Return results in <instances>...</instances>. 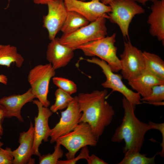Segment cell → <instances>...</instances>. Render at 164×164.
Returning a JSON list of instances; mask_svg holds the SVG:
<instances>
[{"instance_id":"18","label":"cell","mask_w":164,"mask_h":164,"mask_svg":"<svg viewBox=\"0 0 164 164\" xmlns=\"http://www.w3.org/2000/svg\"><path fill=\"white\" fill-rule=\"evenodd\" d=\"M128 81L132 88L142 97L149 95L154 86L164 84V80L146 69L135 78Z\"/></svg>"},{"instance_id":"31","label":"cell","mask_w":164,"mask_h":164,"mask_svg":"<svg viewBox=\"0 0 164 164\" xmlns=\"http://www.w3.org/2000/svg\"><path fill=\"white\" fill-rule=\"evenodd\" d=\"M5 117V111L3 106L0 104V123L2 124Z\"/></svg>"},{"instance_id":"30","label":"cell","mask_w":164,"mask_h":164,"mask_svg":"<svg viewBox=\"0 0 164 164\" xmlns=\"http://www.w3.org/2000/svg\"><path fill=\"white\" fill-rule=\"evenodd\" d=\"M88 164H107L108 163L94 154L89 155L86 159Z\"/></svg>"},{"instance_id":"12","label":"cell","mask_w":164,"mask_h":164,"mask_svg":"<svg viewBox=\"0 0 164 164\" xmlns=\"http://www.w3.org/2000/svg\"><path fill=\"white\" fill-rule=\"evenodd\" d=\"M38 108V114L34 118V136L32 147V155L39 156L41 155L39 152V147L42 142H47L50 136L51 129L48 124L49 118L53 112L48 107L43 105L38 100L32 101Z\"/></svg>"},{"instance_id":"34","label":"cell","mask_w":164,"mask_h":164,"mask_svg":"<svg viewBox=\"0 0 164 164\" xmlns=\"http://www.w3.org/2000/svg\"><path fill=\"white\" fill-rule=\"evenodd\" d=\"M137 2L143 5H145L146 3L148 1H151L154 2L157 0H135Z\"/></svg>"},{"instance_id":"2","label":"cell","mask_w":164,"mask_h":164,"mask_svg":"<svg viewBox=\"0 0 164 164\" xmlns=\"http://www.w3.org/2000/svg\"><path fill=\"white\" fill-rule=\"evenodd\" d=\"M124 116L122 121L115 130L111 140L119 143L124 141V154L140 152L146 133L152 129L151 125L140 121L135 113V107L124 97L122 99Z\"/></svg>"},{"instance_id":"11","label":"cell","mask_w":164,"mask_h":164,"mask_svg":"<svg viewBox=\"0 0 164 164\" xmlns=\"http://www.w3.org/2000/svg\"><path fill=\"white\" fill-rule=\"evenodd\" d=\"M67 10L74 11L80 14L90 22L104 17L108 19V14L111 11V7L100 0L85 2L79 0H63Z\"/></svg>"},{"instance_id":"32","label":"cell","mask_w":164,"mask_h":164,"mask_svg":"<svg viewBox=\"0 0 164 164\" xmlns=\"http://www.w3.org/2000/svg\"><path fill=\"white\" fill-rule=\"evenodd\" d=\"M8 79L6 75L0 74V83L5 85H7L8 83Z\"/></svg>"},{"instance_id":"15","label":"cell","mask_w":164,"mask_h":164,"mask_svg":"<svg viewBox=\"0 0 164 164\" xmlns=\"http://www.w3.org/2000/svg\"><path fill=\"white\" fill-rule=\"evenodd\" d=\"M36 98L30 88L22 94H13L0 98V104L5 110V118L15 117L19 121L23 122L24 119L21 114L22 108L26 104L32 101Z\"/></svg>"},{"instance_id":"9","label":"cell","mask_w":164,"mask_h":164,"mask_svg":"<svg viewBox=\"0 0 164 164\" xmlns=\"http://www.w3.org/2000/svg\"><path fill=\"white\" fill-rule=\"evenodd\" d=\"M120 57L121 76L128 81L135 78L145 69L143 52L130 41L125 42Z\"/></svg>"},{"instance_id":"6","label":"cell","mask_w":164,"mask_h":164,"mask_svg":"<svg viewBox=\"0 0 164 164\" xmlns=\"http://www.w3.org/2000/svg\"><path fill=\"white\" fill-rule=\"evenodd\" d=\"M111 11L108 14L110 22L119 27L124 37L128 38V29L133 18L144 13L145 10L135 0H114L109 4Z\"/></svg>"},{"instance_id":"5","label":"cell","mask_w":164,"mask_h":164,"mask_svg":"<svg viewBox=\"0 0 164 164\" xmlns=\"http://www.w3.org/2000/svg\"><path fill=\"white\" fill-rule=\"evenodd\" d=\"M106 19L99 18L72 32L63 34L59 38L60 42L74 50L80 45L104 38L107 34Z\"/></svg>"},{"instance_id":"21","label":"cell","mask_w":164,"mask_h":164,"mask_svg":"<svg viewBox=\"0 0 164 164\" xmlns=\"http://www.w3.org/2000/svg\"><path fill=\"white\" fill-rule=\"evenodd\" d=\"M145 69L164 80V61L158 55L146 51L143 52Z\"/></svg>"},{"instance_id":"3","label":"cell","mask_w":164,"mask_h":164,"mask_svg":"<svg viewBox=\"0 0 164 164\" xmlns=\"http://www.w3.org/2000/svg\"><path fill=\"white\" fill-rule=\"evenodd\" d=\"M116 34L91 41L77 47L86 56H97L105 61L114 73L121 70L120 59L117 56V48L115 45Z\"/></svg>"},{"instance_id":"35","label":"cell","mask_w":164,"mask_h":164,"mask_svg":"<svg viewBox=\"0 0 164 164\" xmlns=\"http://www.w3.org/2000/svg\"><path fill=\"white\" fill-rule=\"evenodd\" d=\"M147 103L155 106H162L164 105V101H162L161 102H151Z\"/></svg>"},{"instance_id":"7","label":"cell","mask_w":164,"mask_h":164,"mask_svg":"<svg viewBox=\"0 0 164 164\" xmlns=\"http://www.w3.org/2000/svg\"><path fill=\"white\" fill-rule=\"evenodd\" d=\"M56 74L50 63L39 64L29 71L27 77L33 94L43 106L48 107L50 102L47 99L49 87L51 78Z\"/></svg>"},{"instance_id":"16","label":"cell","mask_w":164,"mask_h":164,"mask_svg":"<svg viewBox=\"0 0 164 164\" xmlns=\"http://www.w3.org/2000/svg\"><path fill=\"white\" fill-rule=\"evenodd\" d=\"M74 50L61 44L59 38L55 37L51 40L48 46L46 59L56 70L68 64L73 57Z\"/></svg>"},{"instance_id":"27","label":"cell","mask_w":164,"mask_h":164,"mask_svg":"<svg viewBox=\"0 0 164 164\" xmlns=\"http://www.w3.org/2000/svg\"><path fill=\"white\" fill-rule=\"evenodd\" d=\"M14 157L11 148H0V164H13Z\"/></svg>"},{"instance_id":"23","label":"cell","mask_w":164,"mask_h":164,"mask_svg":"<svg viewBox=\"0 0 164 164\" xmlns=\"http://www.w3.org/2000/svg\"><path fill=\"white\" fill-rule=\"evenodd\" d=\"M55 95V102L50 109L53 113L66 108L73 98L71 95L59 88L56 91Z\"/></svg>"},{"instance_id":"29","label":"cell","mask_w":164,"mask_h":164,"mask_svg":"<svg viewBox=\"0 0 164 164\" xmlns=\"http://www.w3.org/2000/svg\"><path fill=\"white\" fill-rule=\"evenodd\" d=\"M149 123L151 125L152 129H155L159 131L162 135V140L160 144L162 147L161 151L157 153V155H159L162 157H164V123H157L152 121H149Z\"/></svg>"},{"instance_id":"4","label":"cell","mask_w":164,"mask_h":164,"mask_svg":"<svg viewBox=\"0 0 164 164\" xmlns=\"http://www.w3.org/2000/svg\"><path fill=\"white\" fill-rule=\"evenodd\" d=\"M98 140L90 125L87 123L81 122L73 130L58 138L55 142L66 148L68 150L65 154L66 159H71L83 147L96 146Z\"/></svg>"},{"instance_id":"10","label":"cell","mask_w":164,"mask_h":164,"mask_svg":"<svg viewBox=\"0 0 164 164\" xmlns=\"http://www.w3.org/2000/svg\"><path fill=\"white\" fill-rule=\"evenodd\" d=\"M81 115L77 97L76 96L66 109L61 112L59 121L51 129L50 143H53L59 137L73 130L79 123Z\"/></svg>"},{"instance_id":"17","label":"cell","mask_w":164,"mask_h":164,"mask_svg":"<svg viewBox=\"0 0 164 164\" xmlns=\"http://www.w3.org/2000/svg\"><path fill=\"white\" fill-rule=\"evenodd\" d=\"M152 12L148 16L147 23L150 25L149 32L164 44V0H157L153 2Z\"/></svg>"},{"instance_id":"24","label":"cell","mask_w":164,"mask_h":164,"mask_svg":"<svg viewBox=\"0 0 164 164\" xmlns=\"http://www.w3.org/2000/svg\"><path fill=\"white\" fill-rule=\"evenodd\" d=\"M61 145L56 143L55 145L53 152L51 154L40 155L39 156V164H57L59 159L63 155V152L61 149Z\"/></svg>"},{"instance_id":"33","label":"cell","mask_w":164,"mask_h":164,"mask_svg":"<svg viewBox=\"0 0 164 164\" xmlns=\"http://www.w3.org/2000/svg\"><path fill=\"white\" fill-rule=\"evenodd\" d=\"M54 0H33L35 3L38 4H47L49 1Z\"/></svg>"},{"instance_id":"13","label":"cell","mask_w":164,"mask_h":164,"mask_svg":"<svg viewBox=\"0 0 164 164\" xmlns=\"http://www.w3.org/2000/svg\"><path fill=\"white\" fill-rule=\"evenodd\" d=\"M48 8L47 15L43 17V26L48 31L50 40L54 39L60 30L66 17L68 11L63 0H54L47 4Z\"/></svg>"},{"instance_id":"38","label":"cell","mask_w":164,"mask_h":164,"mask_svg":"<svg viewBox=\"0 0 164 164\" xmlns=\"http://www.w3.org/2000/svg\"><path fill=\"white\" fill-rule=\"evenodd\" d=\"M3 144V143L0 141V148L2 147Z\"/></svg>"},{"instance_id":"36","label":"cell","mask_w":164,"mask_h":164,"mask_svg":"<svg viewBox=\"0 0 164 164\" xmlns=\"http://www.w3.org/2000/svg\"><path fill=\"white\" fill-rule=\"evenodd\" d=\"M113 0H100L101 2L106 5H109L111 2Z\"/></svg>"},{"instance_id":"1","label":"cell","mask_w":164,"mask_h":164,"mask_svg":"<svg viewBox=\"0 0 164 164\" xmlns=\"http://www.w3.org/2000/svg\"><path fill=\"white\" fill-rule=\"evenodd\" d=\"M107 94L106 90H95L89 93H81L77 96L82 112L79 123H87L98 139L110 124L115 115L112 106L106 100Z\"/></svg>"},{"instance_id":"14","label":"cell","mask_w":164,"mask_h":164,"mask_svg":"<svg viewBox=\"0 0 164 164\" xmlns=\"http://www.w3.org/2000/svg\"><path fill=\"white\" fill-rule=\"evenodd\" d=\"M34 127L31 120L28 130L19 134V146L12 151L14 157L13 164H32L34 159L32 158L34 141Z\"/></svg>"},{"instance_id":"8","label":"cell","mask_w":164,"mask_h":164,"mask_svg":"<svg viewBox=\"0 0 164 164\" xmlns=\"http://www.w3.org/2000/svg\"><path fill=\"white\" fill-rule=\"evenodd\" d=\"M84 60L89 63L98 65L102 69L106 77V80L101 84L103 87L111 89L112 90V92L116 91L120 92L135 107L136 105L141 104V96L128 88L122 81V76L113 72L105 61L95 57Z\"/></svg>"},{"instance_id":"22","label":"cell","mask_w":164,"mask_h":164,"mask_svg":"<svg viewBox=\"0 0 164 164\" xmlns=\"http://www.w3.org/2000/svg\"><path fill=\"white\" fill-rule=\"evenodd\" d=\"M156 154L152 157L139 152L125 154L124 157L118 164H153L155 163Z\"/></svg>"},{"instance_id":"26","label":"cell","mask_w":164,"mask_h":164,"mask_svg":"<svg viewBox=\"0 0 164 164\" xmlns=\"http://www.w3.org/2000/svg\"><path fill=\"white\" fill-rule=\"evenodd\" d=\"M164 100V84L154 86L149 95L141 99V101L145 103L161 102L163 101Z\"/></svg>"},{"instance_id":"39","label":"cell","mask_w":164,"mask_h":164,"mask_svg":"<svg viewBox=\"0 0 164 164\" xmlns=\"http://www.w3.org/2000/svg\"><path fill=\"white\" fill-rule=\"evenodd\" d=\"M81 1H85V0H80Z\"/></svg>"},{"instance_id":"19","label":"cell","mask_w":164,"mask_h":164,"mask_svg":"<svg viewBox=\"0 0 164 164\" xmlns=\"http://www.w3.org/2000/svg\"><path fill=\"white\" fill-rule=\"evenodd\" d=\"M24 61L23 57L17 52L16 47L0 44V65L9 67L11 64L15 63L16 67L20 68Z\"/></svg>"},{"instance_id":"37","label":"cell","mask_w":164,"mask_h":164,"mask_svg":"<svg viewBox=\"0 0 164 164\" xmlns=\"http://www.w3.org/2000/svg\"><path fill=\"white\" fill-rule=\"evenodd\" d=\"M3 134V130L2 126V124L0 123V139L2 138V136Z\"/></svg>"},{"instance_id":"28","label":"cell","mask_w":164,"mask_h":164,"mask_svg":"<svg viewBox=\"0 0 164 164\" xmlns=\"http://www.w3.org/2000/svg\"><path fill=\"white\" fill-rule=\"evenodd\" d=\"M89 151L87 146H85L82 148L80 153L76 157L71 159L60 160L57 162V164H75L79 160L85 159L86 160L89 156Z\"/></svg>"},{"instance_id":"25","label":"cell","mask_w":164,"mask_h":164,"mask_svg":"<svg viewBox=\"0 0 164 164\" xmlns=\"http://www.w3.org/2000/svg\"><path fill=\"white\" fill-rule=\"evenodd\" d=\"M53 83L58 88L67 93L70 95L77 92L76 84L72 81L60 77H53Z\"/></svg>"},{"instance_id":"20","label":"cell","mask_w":164,"mask_h":164,"mask_svg":"<svg viewBox=\"0 0 164 164\" xmlns=\"http://www.w3.org/2000/svg\"><path fill=\"white\" fill-rule=\"evenodd\" d=\"M90 22L83 16L74 11H68L60 30L63 34L72 32L87 25Z\"/></svg>"}]
</instances>
